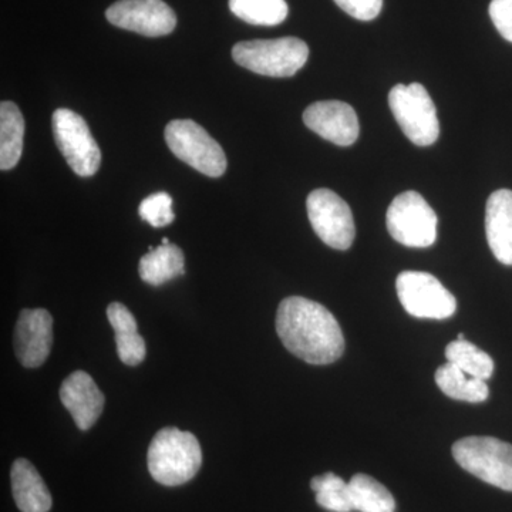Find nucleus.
I'll return each mask as SVG.
<instances>
[{
  "instance_id": "1",
  "label": "nucleus",
  "mask_w": 512,
  "mask_h": 512,
  "mask_svg": "<svg viewBox=\"0 0 512 512\" xmlns=\"http://www.w3.org/2000/svg\"><path fill=\"white\" fill-rule=\"evenodd\" d=\"M276 332L286 349L311 365H330L345 352L338 320L320 303L291 296L279 305Z\"/></svg>"
},
{
  "instance_id": "2",
  "label": "nucleus",
  "mask_w": 512,
  "mask_h": 512,
  "mask_svg": "<svg viewBox=\"0 0 512 512\" xmlns=\"http://www.w3.org/2000/svg\"><path fill=\"white\" fill-rule=\"evenodd\" d=\"M148 471L157 483L177 487L197 476L202 464L200 441L190 431L165 427L148 447Z\"/></svg>"
},
{
  "instance_id": "3",
  "label": "nucleus",
  "mask_w": 512,
  "mask_h": 512,
  "mask_svg": "<svg viewBox=\"0 0 512 512\" xmlns=\"http://www.w3.org/2000/svg\"><path fill=\"white\" fill-rule=\"evenodd\" d=\"M239 66L269 77H291L299 72L309 57V47L298 37L239 42L232 49Z\"/></svg>"
},
{
  "instance_id": "4",
  "label": "nucleus",
  "mask_w": 512,
  "mask_h": 512,
  "mask_svg": "<svg viewBox=\"0 0 512 512\" xmlns=\"http://www.w3.org/2000/svg\"><path fill=\"white\" fill-rule=\"evenodd\" d=\"M454 460L484 483L512 493V446L494 437H466L453 446Z\"/></svg>"
},
{
  "instance_id": "5",
  "label": "nucleus",
  "mask_w": 512,
  "mask_h": 512,
  "mask_svg": "<svg viewBox=\"0 0 512 512\" xmlns=\"http://www.w3.org/2000/svg\"><path fill=\"white\" fill-rule=\"evenodd\" d=\"M394 119L413 144L429 147L440 136L437 109L429 92L420 83L397 84L389 94Z\"/></svg>"
},
{
  "instance_id": "6",
  "label": "nucleus",
  "mask_w": 512,
  "mask_h": 512,
  "mask_svg": "<svg viewBox=\"0 0 512 512\" xmlns=\"http://www.w3.org/2000/svg\"><path fill=\"white\" fill-rule=\"evenodd\" d=\"M165 141L175 157L208 177L218 178L227 170L224 150L192 120H173L165 127Z\"/></svg>"
},
{
  "instance_id": "7",
  "label": "nucleus",
  "mask_w": 512,
  "mask_h": 512,
  "mask_svg": "<svg viewBox=\"0 0 512 512\" xmlns=\"http://www.w3.org/2000/svg\"><path fill=\"white\" fill-rule=\"evenodd\" d=\"M392 238L409 248H429L436 242L439 218L429 202L416 191L397 195L386 215Z\"/></svg>"
},
{
  "instance_id": "8",
  "label": "nucleus",
  "mask_w": 512,
  "mask_h": 512,
  "mask_svg": "<svg viewBox=\"0 0 512 512\" xmlns=\"http://www.w3.org/2000/svg\"><path fill=\"white\" fill-rule=\"evenodd\" d=\"M53 134L60 153L80 177H92L99 171L101 153L92 131L80 114L57 109L52 117Z\"/></svg>"
},
{
  "instance_id": "9",
  "label": "nucleus",
  "mask_w": 512,
  "mask_h": 512,
  "mask_svg": "<svg viewBox=\"0 0 512 512\" xmlns=\"http://www.w3.org/2000/svg\"><path fill=\"white\" fill-rule=\"evenodd\" d=\"M396 289L403 308L414 318L447 319L456 312L453 293L427 272H402L397 276Z\"/></svg>"
},
{
  "instance_id": "10",
  "label": "nucleus",
  "mask_w": 512,
  "mask_h": 512,
  "mask_svg": "<svg viewBox=\"0 0 512 512\" xmlns=\"http://www.w3.org/2000/svg\"><path fill=\"white\" fill-rule=\"evenodd\" d=\"M313 231L328 247L346 251L352 247L356 228L352 210L336 192L320 188L306 200Z\"/></svg>"
},
{
  "instance_id": "11",
  "label": "nucleus",
  "mask_w": 512,
  "mask_h": 512,
  "mask_svg": "<svg viewBox=\"0 0 512 512\" xmlns=\"http://www.w3.org/2000/svg\"><path fill=\"white\" fill-rule=\"evenodd\" d=\"M106 18L117 28L138 35H170L177 26L174 10L163 0H119L106 10Z\"/></svg>"
},
{
  "instance_id": "12",
  "label": "nucleus",
  "mask_w": 512,
  "mask_h": 512,
  "mask_svg": "<svg viewBox=\"0 0 512 512\" xmlns=\"http://www.w3.org/2000/svg\"><path fill=\"white\" fill-rule=\"evenodd\" d=\"M303 123L313 133L340 147H349L359 138L360 126L352 106L343 101L313 103L303 113Z\"/></svg>"
},
{
  "instance_id": "13",
  "label": "nucleus",
  "mask_w": 512,
  "mask_h": 512,
  "mask_svg": "<svg viewBox=\"0 0 512 512\" xmlns=\"http://www.w3.org/2000/svg\"><path fill=\"white\" fill-rule=\"evenodd\" d=\"M52 345V315L46 309H23L15 328V352L19 362L28 369L42 366Z\"/></svg>"
},
{
  "instance_id": "14",
  "label": "nucleus",
  "mask_w": 512,
  "mask_h": 512,
  "mask_svg": "<svg viewBox=\"0 0 512 512\" xmlns=\"http://www.w3.org/2000/svg\"><path fill=\"white\" fill-rule=\"evenodd\" d=\"M60 400L80 430L92 429L104 410L106 397L93 377L83 370L72 373L60 387Z\"/></svg>"
},
{
  "instance_id": "15",
  "label": "nucleus",
  "mask_w": 512,
  "mask_h": 512,
  "mask_svg": "<svg viewBox=\"0 0 512 512\" xmlns=\"http://www.w3.org/2000/svg\"><path fill=\"white\" fill-rule=\"evenodd\" d=\"M485 232L495 258L512 265V191L493 192L485 210Z\"/></svg>"
},
{
  "instance_id": "16",
  "label": "nucleus",
  "mask_w": 512,
  "mask_h": 512,
  "mask_svg": "<svg viewBox=\"0 0 512 512\" xmlns=\"http://www.w3.org/2000/svg\"><path fill=\"white\" fill-rule=\"evenodd\" d=\"M10 483L15 503L22 512H49L53 498L49 488L26 458H18L10 470Z\"/></svg>"
},
{
  "instance_id": "17",
  "label": "nucleus",
  "mask_w": 512,
  "mask_h": 512,
  "mask_svg": "<svg viewBox=\"0 0 512 512\" xmlns=\"http://www.w3.org/2000/svg\"><path fill=\"white\" fill-rule=\"evenodd\" d=\"M107 318L116 333L117 355L127 366H138L147 355L146 340L138 333L137 320L126 305L113 302L107 306Z\"/></svg>"
},
{
  "instance_id": "18",
  "label": "nucleus",
  "mask_w": 512,
  "mask_h": 512,
  "mask_svg": "<svg viewBox=\"0 0 512 512\" xmlns=\"http://www.w3.org/2000/svg\"><path fill=\"white\" fill-rule=\"evenodd\" d=\"M140 278L148 285L160 286L185 274L184 252L174 244L161 245L141 258Z\"/></svg>"
},
{
  "instance_id": "19",
  "label": "nucleus",
  "mask_w": 512,
  "mask_h": 512,
  "mask_svg": "<svg viewBox=\"0 0 512 512\" xmlns=\"http://www.w3.org/2000/svg\"><path fill=\"white\" fill-rule=\"evenodd\" d=\"M25 140V119L12 101L0 104V170L18 165Z\"/></svg>"
},
{
  "instance_id": "20",
  "label": "nucleus",
  "mask_w": 512,
  "mask_h": 512,
  "mask_svg": "<svg viewBox=\"0 0 512 512\" xmlns=\"http://www.w3.org/2000/svg\"><path fill=\"white\" fill-rule=\"evenodd\" d=\"M436 383L446 396L454 400H461V402L483 403L490 394L485 380L468 376L467 373L451 363L437 369Z\"/></svg>"
},
{
  "instance_id": "21",
  "label": "nucleus",
  "mask_w": 512,
  "mask_h": 512,
  "mask_svg": "<svg viewBox=\"0 0 512 512\" xmlns=\"http://www.w3.org/2000/svg\"><path fill=\"white\" fill-rule=\"evenodd\" d=\"M353 508L360 512H394L396 500L392 493L375 478L356 474L349 481Z\"/></svg>"
},
{
  "instance_id": "22",
  "label": "nucleus",
  "mask_w": 512,
  "mask_h": 512,
  "mask_svg": "<svg viewBox=\"0 0 512 512\" xmlns=\"http://www.w3.org/2000/svg\"><path fill=\"white\" fill-rule=\"evenodd\" d=\"M448 363L457 366L468 376L487 382L494 373V360L468 340H453L446 348Z\"/></svg>"
},
{
  "instance_id": "23",
  "label": "nucleus",
  "mask_w": 512,
  "mask_h": 512,
  "mask_svg": "<svg viewBox=\"0 0 512 512\" xmlns=\"http://www.w3.org/2000/svg\"><path fill=\"white\" fill-rule=\"evenodd\" d=\"M229 9L237 18L249 25H281L288 16L285 0H229Z\"/></svg>"
},
{
  "instance_id": "24",
  "label": "nucleus",
  "mask_w": 512,
  "mask_h": 512,
  "mask_svg": "<svg viewBox=\"0 0 512 512\" xmlns=\"http://www.w3.org/2000/svg\"><path fill=\"white\" fill-rule=\"evenodd\" d=\"M311 488L316 493V503L332 512L355 511L350 498L349 483L333 473L312 478Z\"/></svg>"
},
{
  "instance_id": "25",
  "label": "nucleus",
  "mask_w": 512,
  "mask_h": 512,
  "mask_svg": "<svg viewBox=\"0 0 512 512\" xmlns=\"http://www.w3.org/2000/svg\"><path fill=\"white\" fill-rule=\"evenodd\" d=\"M138 212L140 217L154 228H163L175 220L173 198L167 192L151 194L141 202Z\"/></svg>"
},
{
  "instance_id": "26",
  "label": "nucleus",
  "mask_w": 512,
  "mask_h": 512,
  "mask_svg": "<svg viewBox=\"0 0 512 512\" xmlns=\"http://www.w3.org/2000/svg\"><path fill=\"white\" fill-rule=\"evenodd\" d=\"M340 9L363 22L376 19L383 8V0H335Z\"/></svg>"
},
{
  "instance_id": "27",
  "label": "nucleus",
  "mask_w": 512,
  "mask_h": 512,
  "mask_svg": "<svg viewBox=\"0 0 512 512\" xmlns=\"http://www.w3.org/2000/svg\"><path fill=\"white\" fill-rule=\"evenodd\" d=\"M490 18L500 35L512 43V0H493Z\"/></svg>"
},
{
  "instance_id": "28",
  "label": "nucleus",
  "mask_w": 512,
  "mask_h": 512,
  "mask_svg": "<svg viewBox=\"0 0 512 512\" xmlns=\"http://www.w3.org/2000/svg\"><path fill=\"white\" fill-rule=\"evenodd\" d=\"M458 340H464L466 339V336L463 335V333H460V335H458Z\"/></svg>"
}]
</instances>
